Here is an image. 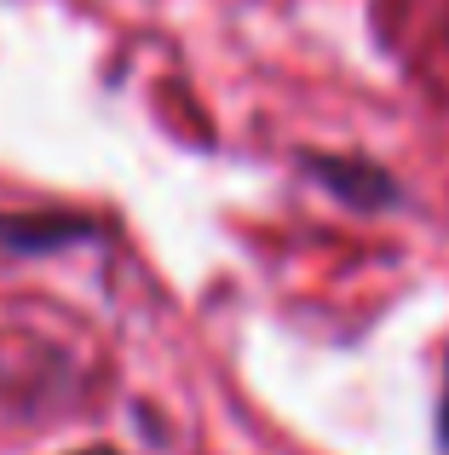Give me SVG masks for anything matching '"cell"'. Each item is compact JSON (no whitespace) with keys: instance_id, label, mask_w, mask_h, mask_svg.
Masks as SVG:
<instances>
[{"instance_id":"6da1fadb","label":"cell","mask_w":449,"mask_h":455,"mask_svg":"<svg viewBox=\"0 0 449 455\" xmlns=\"http://www.w3.org/2000/svg\"><path fill=\"white\" fill-rule=\"evenodd\" d=\"M305 167H311L340 202H351V208H386V202H398L392 173H381L374 162H358V156H305Z\"/></svg>"},{"instance_id":"7a4b0ae2","label":"cell","mask_w":449,"mask_h":455,"mask_svg":"<svg viewBox=\"0 0 449 455\" xmlns=\"http://www.w3.org/2000/svg\"><path fill=\"white\" fill-rule=\"evenodd\" d=\"M69 455H122V450H110V444H87V450H69Z\"/></svg>"},{"instance_id":"3957f363","label":"cell","mask_w":449,"mask_h":455,"mask_svg":"<svg viewBox=\"0 0 449 455\" xmlns=\"http://www.w3.org/2000/svg\"><path fill=\"white\" fill-rule=\"evenodd\" d=\"M444 444H449V380H444Z\"/></svg>"}]
</instances>
